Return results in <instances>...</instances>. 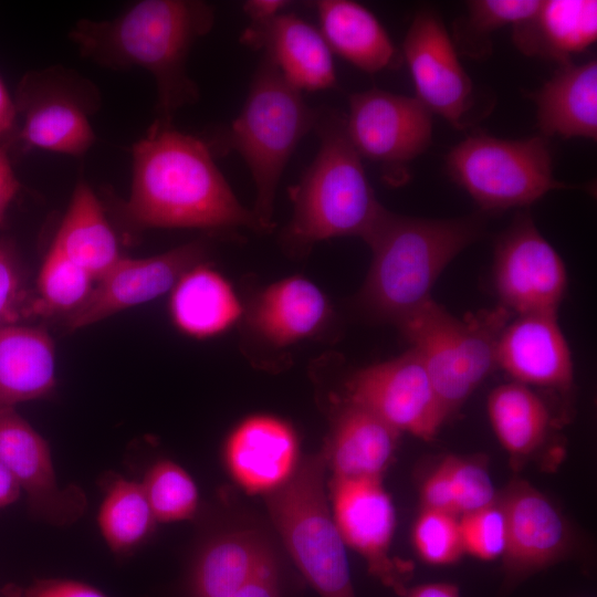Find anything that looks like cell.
<instances>
[{
	"instance_id": "cell-1",
	"label": "cell",
	"mask_w": 597,
	"mask_h": 597,
	"mask_svg": "<svg viewBox=\"0 0 597 597\" xmlns=\"http://www.w3.org/2000/svg\"><path fill=\"white\" fill-rule=\"evenodd\" d=\"M132 157V186L123 210L134 226L263 231L201 139L155 122L133 146Z\"/></svg>"
},
{
	"instance_id": "cell-2",
	"label": "cell",
	"mask_w": 597,
	"mask_h": 597,
	"mask_svg": "<svg viewBox=\"0 0 597 597\" xmlns=\"http://www.w3.org/2000/svg\"><path fill=\"white\" fill-rule=\"evenodd\" d=\"M213 21V8L203 1L143 0L111 20H80L70 39L85 59L102 66L147 71L156 85L157 122L171 124L178 109L198 100L186 64Z\"/></svg>"
},
{
	"instance_id": "cell-3",
	"label": "cell",
	"mask_w": 597,
	"mask_h": 597,
	"mask_svg": "<svg viewBox=\"0 0 597 597\" xmlns=\"http://www.w3.org/2000/svg\"><path fill=\"white\" fill-rule=\"evenodd\" d=\"M483 228L480 214L427 219L385 208L365 239L373 260L358 297L360 305L374 317L397 325L431 298L440 273L482 235Z\"/></svg>"
},
{
	"instance_id": "cell-4",
	"label": "cell",
	"mask_w": 597,
	"mask_h": 597,
	"mask_svg": "<svg viewBox=\"0 0 597 597\" xmlns=\"http://www.w3.org/2000/svg\"><path fill=\"white\" fill-rule=\"evenodd\" d=\"M314 130L320 147L291 189L293 216L283 233L285 243L296 250L337 237L365 240L385 209L348 137L345 115L318 108Z\"/></svg>"
},
{
	"instance_id": "cell-5",
	"label": "cell",
	"mask_w": 597,
	"mask_h": 597,
	"mask_svg": "<svg viewBox=\"0 0 597 597\" xmlns=\"http://www.w3.org/2000/svg\"><path fill=\"white\" fill-rule=\"evenodd\" d=\"M318 108L304 101L263 55L238 117L213 140L245 161L256 190L253 213L262 230L273 227L274 199L284 168L301 139L314 129ZM209 145V144H208Z\"/></svg>"
},
{
	"instance_id": "cell-6",
	"label": "cell",
	"mask_w": 597,
	"mask_h": 597,
	"mask_svg": "<svg viewBox=\"0 0 597 597\" xmlns=\"http://www.w3.org/2000/svg\"><path fill=\"white\" fill-rule=\"evenodd\" d=\"M512 315L499 305L460 320L429 298L397 324L420 357L448 418L498 367V343Z\"/></svg>"
},
{
	"instance_id": "cell-7",
	"label": "cell",
	"mask_w": 597,
	"mask_h": 597,
	"mask_svg": "<svg viewBox=\"0 0 597 597\" xmlns=\"http://www.w3.org/2000/svg\"><path fill=\"white\" fill-rule=\"evenodd\" d=\"M323 453L303 459L268 493L272 522L297 568L321 597H355L345 543L327 505Z\"/></svg>"
},
{
	"instance_id": "cell-8",
	"label": "cell",
	"mask_w": 597,
	"mask_h": 597,
	"mask_svg": "<svg viewBox=\"0 0 597 597\" xmlns=\"http://www.w3.org/2000/svg\"><path fill=\"white\" fill-rule=\"evenodd\" d=\"M451 178L488 212L526 207L547 192L569 188L553 176L544 136L502 139L474 133L447 156Z\"/></svg>"
},
{
	"instance_id": "cell-9",
	"label": "cell",
	"mask_w": 597,
	"mask_h": 597,
	"mask_svg": "<svg viewBox=\"0 0 597 597\" xmlns=\"http://www.w3.org/2000/svg\"><path fill=\"white\" fill-rule=\"evenodd\" d=\"M346 388L348 402L369 410L398 432L429 440L448 418L412 348L358 370Z\"/></svg>"
},
{
	"instance_id": "cell-10",
	"label": "cell",
	"mask_w": 597,
	"mask_h": 597,
	"mask_svg": "<svg viewBox=\"0 0 597 597\" xmlns=\"http://www.w3.org/2000/svg\"><path fill=\"white\" fill-rule=\"evenodd\" d=\"M494 286L501 305L513 314L557 312L566 269L530 214L520 213L496 242Z\"/></svg>"
},
{
	"instance_id": "cell-11",
	"label": "cell",
	"mask_w": 597,
	"mask_h": 597,
	"mask_svg": "<svg viewBox=\"0 0 597 597\" xmlns=\"http://www.w3.org/2000/svg\"><path fill=\"white\" fill-rule=\"evenodd\" d=\"M83 81L46 70L32 74L15 101L21 124L17 138L25 148L80 156L94 144Z\"/></svg>"
},
{
	"instance_id": "cell-12",
	"label": "cell",
	"mask_w": 597,
	"mask_h": 597,
	"mask_svg": "<svg viewBox=\"0 0 597 597\" xmlns=\"http://www.w3.org/2000/svg\"><path fill=\"white\" fill-rule=\"evenodd\" d=\"M345 122L359 156L386 168L408 164L432 140V113L416 96L380 88L352 94Z\"/></svg>"
},
{
	"instance_id": "cell-13",
	"label": "cell",
	"mask_w": 597,
	"mask_h": 597,
	"mask_svg": "<svg viewBox=\"0 0 597 597\" xmlns=\"http://www.w3.org/2000/svg\"><path fill=\"white\" fill-rule=\"evenodd\" d=\"M331 494L332 516L344 543L365 558L373 576L402 596L410 567L389 555L396 516L381 479L333 478Z\"/></svg>"
},
{
	"instance_id": "cell-14",
	"label": "cell",
	"mask_w": 597,
	"mask_h": 597,
	"mask_svg": "<svg viewBox=\"0 0 597 597\" xmlns=\"http://www.w3.org/2000/svg\"><path fill=\"white\" fill-rule=\"evenodd\" d=\"M416 97L455 128L472 105V81L442 20L430 10L415 14L402 44Z\"/></svg>"
},
{
	"instance_id": "cell-15",
	"label": "cell",
	"mask_w": 597,
	"mask_h": 597,
	"mask_svg": "<svg viewBox=\"0 0 597 597\" xmlns=\"http://www.w3.org/2000/svg\"><path fill=\"white\" fill-rule=\"evenodd\" d=\"M202 242H190L148 258L122 256L93 286L84 303L70 313L71 331L95 324L121 311L157 298L205 256Z\"/></svg>"
},
{
	"instance_id": "cell-16",
	"label": "cell",
	"mask_w": 597,
	"mask_h": 597,
	"mask_svg": "<svg viewBox=\"0 0 597 597\" xmlns=\"http://www.w3.org/2000/svg\"><path fill=\"white\" fill-rule=\"evenodd\" d=\"M496 365L516 383L568 390L574 368L557 312L530 313L511 320L498 343Z\"/></svg>"
},
{
	"instance_id": "cell-17",
	"label": "cell",
	"mask_w": 597,
	"mask_h": 597,
	"mask_svg": "<svg viewBox=\"0 0 597 597\" xmlns=\"http://www.w3.org/2000/svg\"><path fill=\"white\" fill-rule=\"evenodd\" d=\"M240 40L263 50L285 81L301 92L337 84L333 52L321 31L293 13L283 11L263 22H250Z\"/></svg>"
},
{
	"instance_id": "cell-18",
	"label": "cell",
	"mask_w": 597,
	"mask_h": 597,
	"mask_svg": "<svg viewBox=\"0 0 597 597\" xmlns=\"http://www.w3.org/2000/svg\"><path fill=\"white\" fill-rule=\"evenodd\" d=\"M500 505L506 523L503 558L512 579L540 570L566 553L569 532L565 520L537 490L514 484Z\"/></svg>"
},
{
	"instance_id": "cell-19",
	"label": "cell",
	"mask_w": 597,
	"mask_h": 597,
	"mask_svg": "<svg viewBox=\"0 0 597 597\" xmlns=\"http://www.w3.org/2000/svg\"><path fill=\"white\" fill-rule=\"evenodd\" d=\"M298 444L292 427L275 417L256 415L240 422L224 447L228 470L249 493H270L297 467Z\"/></svg>"
},
{
	"instance_id": "cell-20",
	"label": "cell",
	"mask_w": 597,
	"mask_h": 597,
	"mask_svg": "<svg viewBox=\"0 0 597 597\" xmlns=\"http://www.w3.org/2000/svg\"><path fill=\"white\" fill-rule=\"evenodd\" d=\"M0 462L44 516H75L82 501L59 486L48 442L13 407H0Z\"/></svg>"
},
{
	"instance_id": "cell-21",
	"label": "cell",
	"mask_w": 597,
	"mask_h": 597,
	"mask_svg": "<svg viewBox=\"0 0 597 597\" xmlns=\"http://www.w3.org/2000/svg\"><path fill=\"white\" fill-rule=\"evenodd\" d=\"M544 137H597V61L562 64L531 95Z\"/></svg>"
},
{
	"instance_id": "cell-22",
	"label": "cell",
	"mask_w": 597,
	"mask_h": 597,
	"mask_svg": "<svg viewBox=\"0 0 597 597\" xmlns=\"http://www.w3.org/2000/svg\"><path fill=\"white\" fill-rule=\"evenodd\" d=\"M597 39V1L546 0L524 22L513 27L514 45L525 55L559 65Z\"/></svg>"
},
{
	"instance_id": "cell-23",
	"label": "cell",
	"mask_w": 597,
	"mask_h": 597,
	"mask_svg": "<svg viewBox=\"0 0 597 597\" xmlns=\"http://www.w3.org/2000/svg\"><path fill=\"white\" fill-rule=\"evenodd\" d=\"M399 433L369 410L348 402L322 453L333 478H381Z\"/></svg>"
},
{
	"instance_id": "cell-24",
	"label": "cell",
	"mask_w": 597,
	"mask_h": 597,
	"mask_svg": "<svg viewBox=\"0 0 597 597\" xmlns=\"http://www.w3.org/2000/svg\"><path fill=\"white\" fill-rule=\"evenodd\" d=\"M320 31L329 46L354 66L376 73L397 65L400 54L371 11L349 0L316 2Z\"/></svg>"
},
{
	"instance_id": "cell-25",
	"label": "cell",
	"mask_w": 597,
	"mask_h": 597,
	"mask_svg": "<svg viewBox=\"0 0 597 597\" xmlns=\"http://www.w3.org/2000/svg\"><path fill=\"white\" fill-rule=\"evenodd\" d=\"M328 313V301L313 282L291 276L270 285L258 296L250 321L266 341L284 346L314 334Z\"/></svg>"
},
{
	"instance_id": "cell-26",
	"label": "cell",
	"mask_w": 597,
	"mask_h": 597,
	"mask_svg": "<svg viewBox=\"0 0 597 597\" xmlns=\"http://www.w3.org/2000/svg\"><path fill=\"white\" fill-rule=\"evenodd\" d=\"M55 385L54 346L39 327L0 328V407L46 396Z\"/></svg>"
},
{
	"instance_id": "cell-27",
	"label": "cell",
	"mask_w": 597,
	"mask_h": 597,
	"mask_svg": "<svg viewBox=\"0 0 597 597\" xmlns=\"http://www.w3.org/2000/svg\"><path fill=\"white\" fill-rule=\"evenodd\" d=\"M52 247L95 281L122 258L102 203L85 181L76 185Z\"/></svg>"
},
{
	"instance_id": "cell-28",
	"label": "cell",
	"mask_w": 597,
	"mask_h": 597,
	"mask_svg": "<svg viewBox=\"0 0 597 597\" xmlns=\"http://www.w3.org/2000/svg\"><path fill=\"white\" fill-rule=\"evenodd\" d=\"M275 555L264 537L251 530L222 534L209 542L191 574L192 597H224L251 578Z\"/></svg>"
},
{
	"instance_id": "cell-29",
	"label": "cell",
	"mask_w": 597,
	"mask_h": 597,
	"mask_svg": "<svg viewBox=\"0 0 597 597\" xmlns=\"http://www.w3.org/2000/svg\"><path fill=\"white\" fill-rule=\"evenodd\" d=\"M241 313L240 301L230 283L203 264L189 269L172 287V321L190 336L218 335L232 326Z\"/></svg>"
},
{
	"instance_id": "cell-30",
	"label": "cell",
	"mask_w": 597,
	"mask_h": 597,
	"mask_svg": "<svg viewBox=\"0 0 597 597\" xmlns=\"http://www.w3.org/2000/svg\"><path fill=\"white\" fill-rule=\"evenodd\" d=\"M488 413L500 443L515 457L537 449L551 427V413L544 400L528 386L516 381L492 390Z\"/></svg>"
},
{
	"instance_id": "cell-31",
	"label": "cell",
	"mask_w": 597,
	"mask_h": 597,
	"mask_svg": "<svg viewBox=\"0 0 597 597\" xmlns=\"http://www.w3.org/2000/svg\"><path fill=\"white\" fill-rule=\"evenodd\" d=\"M97 524L113 552L127 553L139 546L156 524L140 482L115 479L101 503Z\"/></svg>"
},
{
	"instance_id": "cell-32",
	"label": "cell",
	"mask_w": 597,
	"mask_h": 597,
	"mask_svg": "<svg viewBox=\"0 0 597 597\" xmlns=\"http://www.w3.org/2000/svg\"><path fill=\"white\" fill-rule=\"evenodd\" d=\"M156 522L191 520L199 494L192 478L177 463L159 460L146 471L140 482Z\"/></svg>"
},
{
	"instance_id": "cell-33",
	"label": "cell",
	"mask_w": 597,
	"mask_h": 597,
	"mask_svg": "<svg viewBox=\"0 0 597 597\" xmlns=\"http://www.w3.org/2000/svg\"><path fill=\"white\" fill-rule=\"evenodd\" d=\"M538 0H473L455 33L461 50L471 56L491 50V33L506 25L512 28L530 19L538 9Z\"/></svg>"
},
{
	"instance_id": "cell-34",
	"label": "cell",
	"mask_w": 597,
	"mask_h": 597,
	"mask_svg": "<svg viewBox=\"0 0 597 597\" xmlns=\"http://www.w3.org/2000/svg\"><path fill=\"white\" fill-rule=\"evenodd\" d=\"M90 273L51 245L38 276L39 298L33 311L74 312L93 290Z\"/></svg>"
},
{
	"instance_id": "cell-35",
	"label": "cell",
	"mask_w": 597,
	"mask_h": 597,
	"mask_svg": "<svg viewBox=\"0 0 597 597\" xmlns=\"http://www.w3.org/2000/svg\"><path fill=\"white\" fill-rule=\"evenodd\" d=\"M420 558L431 565H450L464 553L457 515L422 509L412 531Z\"/></svg>"
},
{
	"instance_id": "cell-36",
	"label": "cell",
	"mask_w": 597,
	"mask_h": 597,
	"mask_svg": "<svg viewBox=\"0 0 597 597\" xmlns=\"http://www.w3.org/2000/svg\"><path fill=\"white\" fill-rule=\"evenodd\" d=\"M459 522L464 552L484 561L503 556L506 523L500 503L463 514Z\"/></svg>"
},
{
	"instance_id": "cell-37",
	"label": "cell",
	"mask_w": 597,
	"mask_h": 597,
	"mask_svg": "<svg viewBox=\"0 0 597 597\" xmlns=\"http://www.w3.org/2000/svg\"><path fill=\"white\" fill-rule=\"evenodd\" d=\"M458 515L496 503L494 484L481 464L455 457L446 458Z\"/></svg>"
},
{
	"instance_id": "cell-38",
	"label": "cell",
	"mask_w": 597,
	"mask_h": 597,
	"mask_svg": "<svg viewBox=\"0 0 597 597\" xmlns=\"http://www.w3.org/2000/svg\"><path fill=\"white\" fill-rule=\"evenodd\" d=\"M23 300L21 279L10 248L0 243V323L19 317Z\"/></svg>"
},
{
	"instance_id": "cell-39",
	"label": "cell",
	"mask_w": 597,
	"mask_h": 597,
	"mask_svg": "<svg viewBox=\"0 0 597 597\" xmlns=\"http://www.w3.org/2000/svg\"><path fill=\"white\" fill-rule=\"evenodd\" d=\"M421 500L423 509L446 512L458 516L446 459L425 481Z\"/></svg>"
},
{
	"instance_id": "cell-40",
	"label": "cell",
	"mask_w": 597,
	"mask_h": 597,
	"mask_svg": "<svg viewBox=\"0 0 597 597\" xmlns=\"http://www.w3.org/2000/svg\"><path fill=\"white\" fill-rule=\"evenodd\" d=\"M24 597H107L96 588L69 579H43L31 585Z\"/></svg>"
},
{
	"instance_id": "cell-41",
	"label": "cell",
	"mask_w": 597,
	"mask_h": 597,
	"mask_svg": "<svg viewBox=\"0 0 597 597\" xmlns=\"http://www.w3.org/2000/svg\"><path fill=\"white\" fill-rule=\"evenodd\" d=\"M224 597H281L276 558L266 564L243 586Z\"/></svg>"
},
{
	"instance_id": "cell-42",
	"label": "cell",
	"mask_w": 597,
	"mask_h": 597,
	"mask_svg": "<svg viewBox=\"0 0 597 597\" xmlns=\"http://www.w3.org/2000/svg\"><path fill=\"white\" fill-rule=\"evenodd\" d=\"M19 180L13 171L12 165L3 147H0V224L6 212L18 193Z\"/></svg>"
},
{
	"instance_id": "cell-43",
	"label": "cell",
	"mask_w": 597,
	"mask_h": 597,
	"mask_svg": "<svg viewBox=\"0 0 597 597\" xmlns=\"http://www.w3.org/2000/svg\"><path fill=\"white\" fill-rule=\"evenodd\" d=\"M19 114L17 103L0 77V140L17 136Z\"/></svg>"
},
{
	"instance_id": "cell-44",
	"label": "cell",
	"mask_w": 597,
	"mask_h": 597,
	"mask_svg": "<svg viewBox=\"0 0 597 597\" xmlns=\"http://www.w3.org/2000/svg\"><path fill=\"white\" fill-rule=\"evenodd\" d=\"M286 6L289 2L283 0H250L243 4V10L251 23H258L274 18Z\"/></svg>"
},
{
	"instance_id": "cell-45",
	"label": "cell",
	"mask_w": 597,
	"mask_h": 597,
	"mask_svg": "<svg viewBox=\"0 0 597 597\" xmlns=\"http://www.w3.org/2000/svg\"><path fill=\"white\" fill-rule=\"evenodd\" d=\"M404 597H460L459 589L450 583H428L406 589Z\"/></svg>"
},
{
	"instance_id": "cell-46",
	"label": "cell",
	"mask_w": 597,
	"mask_h": 597,
	"mask_svg": "<svg viewBox=\"0 0 597 597\" xmlns=\"http://www.w3.org/2000/svg\"><path fill=\"white\" fill-rule=\"evenodd\" d=\"M22 490L12 473L0 462V509L14 503Z\"/></svg>"
}]
</instances>
